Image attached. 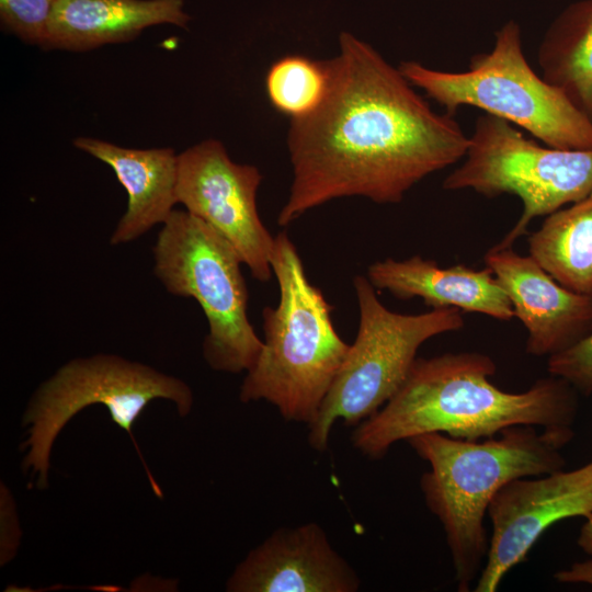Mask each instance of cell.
I'll return each instance as SVG.
<instances>
[{"label": "cell", "instance_id": "obj_22", "mask_svg": "<svg viewBox=\"0 0 592 592\" xmlns=\"http://www.w3.org/2000/svg\"><path fill=\"white\" fill-rule=\"evenodd\" d=\"M554 578L560 583H584L592 585V559L577 561L569 568L558 570Z\"/></svg>", "mask_w": 592, "mask_h": 592}, {"label": "cell", "instance_id": "obj_14", "mask_svg": "<svg viewBox=\"0 0 592 592\" xmlns=\"http://www.w3.org/2000/svg\"><path fill=\"white\" fill-rule=\"evenodd\" d=\"M366 276L376 291H387L402 300L421 298L431 309L457 308L501 321L514 317L506 293L487 266L441 267L434 260L413 255L373 262Z\"/></svg>", "mask_w": 592, "mask_h": 592}, {"label": "cell", "instance_id": "obj_12", "mask_svg": "<svg viewBox=\"0 0 592 592\" xmlns=\"http://www.w3.org/2000/svg\"><path fill=\"white\" fill-rule=\"evenodd\" d=\"M483 260L527 331V354L549 357L592 333V296L565 287L513 247H492Z\"/></svg>", "mask_w": 592, "mask_h": 592}, {"label": "cell", "instance_id": "obj_20", "mask_svg": "<svg viewBox=\"0 0 592 592\" xmlns=\"http://www.w3.org/2000/svg\"><path fill=\"white\" fill-rule=\"evenodd\" d=\"M56 0H0L2 25L21 39L44 47Z\"/></svg>", "mask_w": 592, "mask_h": 592}, {"label": "cell", "instance_id": "obj_2", "mask_svg": "<svg viewBox=\"0 0 592 592\" xmlns=\"http://www.w3.org/2000/svg\"><path fill=\"white\" fill-rule=\"evenodd\" d=\"M496 372L480 352L417 357L398 391L356 425L354 447L379 459L395 443L425 433L478 441L513 425L573 430L579 392L566 379L550 375L509 392L489 380Z\"/></svg>", "mask_w": 592, "mask_h": 592}, {"label": "cell", "instance_id": "obj_13", "mask_svg": "<svg viewBox=\"0 0 592 592\" xmlns=\"http://www.w3.org/2000/svg\"><path fill=\"white\" fill-rule=\"evenodd\" d=\"M360 578L316 523L281 527L228 579L230 592H355Z\"/></svg>", "mask_w": 592, "mask_h": 592}, {"label": "cell", "instance_id": "obj_3", "mask_svg": "<svg viewBox=\"0 0 592 592\" xmlns=\"http://www.w3.org/2000/svg\"><path fill=\"white\" fill-rule=\"evenodd\" d=\"M573 435V430L513 425L483 441L437 432L407 441L430 464L420 487L443 526L459 592L470 590L486 561L483 520L497 492L511 480L563 469L560 449Z\"/></svg>", "mask_w": 592, "mask_h": 592}, {"label": "cell", "instance_id": "obj_16", "mask_svg": "<svg viewBox=\"0 0 592 592\" xmlns=\"http://www.w3.org/2000/svg\"><path fill=\"white\" fill-rule=\"evenodd\" d=\"M183 0H56L44 47L86 50L157 24L186 27Z\"/></svg>", "mask_w": 592, "mask_h": 592}, {"label": "cell", "instance_id": "obj_1", "mask_svg": "<svg viewBox=\"0 0 592 592\" xmlns=\"http://www.w3.org/2000/svg\"><path fill=\"white\" fill-rule=\"evenodd\" d=\"M339 45L326 61L322 104L292 119L293 181L277 216L282 227L335 198L399 203L424 178L460 161L468 148L454 116L436 113L375 48L348 32Z\"/></svg>", "mask_w": 592, "mask_h": 592}, {"label": "cell", "instance_id": "obj_19", "mask_svg": "<svg viewBox=\"0 0 592 592\" xmlns=\"http://www.w3.org/2000/svg\"><path fill=\"white\" fill-rule=\"evenodd\" d=\"M329 87L326 61L292 55L276 60L265 77L271 104L292 119L315 113L322 104Z\"/></svg>", "mask_w": 592, "mask_h": 592}, {"label": "cell", "instance_id": "obj_6", "mask_svg": "<svg viewBox=\"0 0 592 592\" xmlns=\"http://www.w3.org/2000/svg\"><path fill=\"white\" fill-rule=\"evenodd\" d=\"M153 274L174 296L194 298L208 333L203 356L219 372H248L261 340L248 318V288L238 253L213 227L187 210L173 209L158 232Z\"/></svg>", "mask_w": 592, "mask_h": 592}, {"label": "cell", "instance_id": "obj_21", "mask_svg": "<svg viewBox=\"0 0 592 592\" xmlns=\"http://www.w3.org/2000/svg\"><path fill=\"white\" fill-rule=\"evenodd\" d=\"M550 375L566 379L583 396L592 395V333L572 348L548 357Z\"/></svg>", "mask_w": 592, "mask_h": 592}, {"label": "cell", "instance_id": "obj_7", "mask_svg": "<svg viewBox=\"0 0 592 592\" xmlns=\"http://www.w3.org/2000/svg\"><path fill=\"white\" fill-rule=\"evenodd\" d=\"M353 287L360 310L357 333L316 419L308 425V442L319 452L327 449L338 420L357 425L398 391L423 343L465 326L463 311L457 308H433L422 314L388 309L366 275L354 276Z\"/></svg>", "mask_w": 592, "mask_h": 592}, {"label": "cell", "instance_id": "obj_23", "mask_svg": "<svg viewBox=\"0 0 592 592\" xmlns=\"http://www.w3.org/2000/svg\"><path fill=\"white\" fill-rule=\"evenodd\" d=\"M578 535V546L588 555L592 556V514L585 517Z\"/></svg>", "mask_w": 592, "mask_h": 592}, {"label": "cell", "instance_id": "obj_11", "mask_svg": "<svg viewBox=\"0 0 592 592\" xmlns=\"http://www.w3.org/2000/svg\"><path fill=\"white\" fill-rule=\"evenodd\" d=\"M592 514V459L583 466L517 478L492 499L488 515L492 535L475 592H494L504 576L526 557L558 521Z\"/></svg>", "mask_w": 592, "mask_h": 592}, {"label": "cell", "instance_id": "obj_15", "mask_svg": "<svg viewBox=\"0 0 592 592\" xmlns=\"http://www.w3.org/2000/svg\"><path fill=\"white\" fill-rule=\"evenodd\" d=\"M73 146L111 167L127 192V209L110 238L112 246L130 242L168 219L178 203L173 149H132L88 137L76 138Z\"/></svg>", "mask_w": 592, "mask_h": 592}, {"label": "cell", "instance_id": "obj_17", "mask_svg": "<svg viewBox=\"0 0 592 592\" xmlns=\"http://www.w3.org/2000/svg\"><path fill=\"white\" fill-rule=\"evenodd\" d=\"M542 77L592 121V0L566 7L538 46Z\"/></svg>", "mask_w": 592, "mask_h": 592}, {"label": "cell", "instance_id": "obj_10", "mask_svg": "<svg viewBox=\"0 0 592 592\" xmlns=\"http://www.w3.org/2000/svg\"><path fill=\"white\" fill-rule=\"evenodd\" d=\"M261 181L257 167L232 161L216 139L178 155V203L223 236L257 281L267 282L273 276L275 236L258 213Z\"/></svg>", "mask_w": 592, "mask_h": 592}, {"label": "cell", "instance_id": "obj_8", "mask_svg": "<svg viewBox=\"0 0 592 592\" xmlns=\"http://www.w3.org/2000/svg\"><path fill=\"white\" fill-rule=\"evenodd\" d=\"M468 138L464 162L445 178L443 189L473 190L489 198L512 194L523 205L519 220L494 248L513 247L533 219L592 192V150L542 146L488 113L478 116Z\"/></svg>", "mask_w": 592, "mask_h": 592}, {"label": "cell", "instance_id": "obj_18", "mask_svg": "<svg viewBox=\"0 0 592 592\" xmlns=\"http://www.w3.org/2000/svg\"><path fill=\"white\" fill-rule=\"evenodd\" d=\"M528 254L565 287L592 296V192L527 234Z\"/></svg>", "mask_w": 592, "mask_h": 592}, {"label": "cell", "instance_id": "obj_4", "mask_svg": "<svg viewBox=\"0 0 592 592\" xmlns=\"http://www.w3.org/2000/svg\"><path fill=\"white\" fill-rule=\"evenodd\" d=\"M280 299L265 307L263 346L240 387L242 402L264 400L292 422L309 425L349 351L338 334L331 306L310 283L287 232L275 236L272 255Z\"/></svg>", "mask_w": 592, "mask_h": 592}, {"label": "cell", "instance_id": "obj_5", "mask_svg": "<svg viewBox=\"0 0 592 592\" xmlns=\"http://www.w3.org/2000/svg\"><path fill=\"white\" fill-rule=\"evenodd\" d=\"M494 37L493 48L471 56L464 71L436 70L411 60L398 68L449 115L460 106H475L547 146L592 150V121L532 69L522 49L519 23L506 22Z\"/></svg>", "mask_w": 592, "mask_h": 592}, {"label": "cell", "instance_id": "obj_9", "mask_svg": "<svg viewBox=\"0 0 592 592\" xmlns=\"http://www.w3.org/2000/svg\"><path fill=\"white\" fill-rule=\"evenodd\" d=\"M158 398L173 401L182 417L192 409L190 386L148 365L113 354L69 361L37 388L25 410L23 424L30 428L22 445L27 449L24 468L36 475L38 488H46L54 441L75 414L100 403L129 434L155 493L162 497L132 433L135 420L151 400Z\"/></svg>", "mask_w": 592, "mask_h": 592}]
</instances>
